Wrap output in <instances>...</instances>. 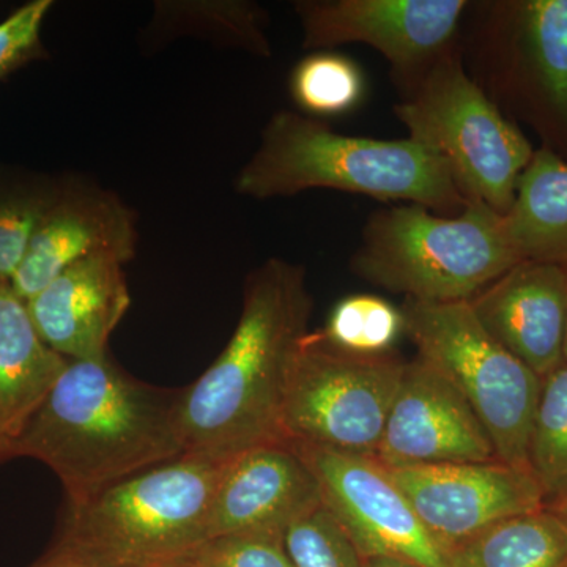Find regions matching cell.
Segmentation results:
<instances>
[{"label":"cell","instance_id":"6da1fadb","mask_svg":"<svg viewBox=\"0 0 567 567\" xmlns=\"http://www.w3.org/2000/svg\"><path fill=\"white\" fill-rule=\"evenodd\" d=\"M312 309L303 265L271 257L249 271L229 342L196 382L182 388L183 454L233 458L251 447L289 442L284 399Z\"/></svg>","mask_w":567,"mask_h":567},{"label":"cell","instance_id":"7a4b0ae2","mask_svg":"<svg viewBox=\"0 0 567 567\" xmlns=\"http://www.w3.org/2000/svg\"><path fill=\"white\" fill-rule=\"evenodd\" d=\"M182 390L134 379L110 357L69 360L11 446L54 472L66 503L182 456Z\"/></svg>","mask_w":567,"mask_h":567},{"label":"cell","instance_id":"3957f363","mask_svg":"<svg viewBox=\"0 0 567 567\" xmlns=\"http://www.w3.org/2000/svg\"><path fill=\"white\" fill-rule=\"evenodd\" d=\"M234 185L240 196L256 200L333 189L380 203L421 205L445 216L468 205L446 164L410 137L350 136L289 110L271 115Z\"/></svg>","mask_w":567,"mask_h":567},{"label":"cell","instance_id":"277c9868","mask_svg":"<svg viewBox=\"0 0 567 567\" xmlns=\"http://www.w3.org/2000/svg\"><path fill=\"white\" fill-rule=\"evenodd\" d=\"M230 458L182 454L63 507L51 554L89 567L182 565L208 539Z\"/></svg>","mask_w":567,"mask_h":567},{"label":"cell","instance_id":"5b68a950","mask_svg":"<svg viewBox=\"0 0 567 567\" xmlns=\"http://www.w3.org/2000/svg\"><path fill=\"white\" fill-rule=\"evenodd\" d=\"M520 260L505 216L486 205L445 216L394 204L369 216L350 270L404 300L465 303Z\"/></svg>","mask_w":567,"mask_h":567},{"label":"cell","instance_id":"8992f818","mask_svg":"<svg viewBox=\"0 0 567 567\" xmlns=\"http://www.w3.org/2000/svg\"><path fill=\"white\" fill-rule=\"evenodd\" d=\"M395 118L439 156L466 203L506 216L535 148L466 70L461 44L398 91Z\"/></svg>","mask_w":567,"mask_h":567},{"label":"cell","instance_id":"52a82bcc","mask_svg":"<svg viewBox=\"0 0 567 567\" xmlns=\"http://www.w3.org/2000/svg\"><path fill=\"white\" fill-rule=\"evenodd\" d=\"M401 311L417 358L468 402L499 461L529 472V435L543 379L487 333L468 301L404 300Z\"/></svg>","mask_w":567,"mask_h":567},{"label":"cell","instance_id":"ba28073f","mask_svg":"<svg viewBox=\"0 0 567 567\" xmlns=\"http://www.w3.org/2000/svg\"><path fill=\"white\" fill-rule=\"evenodd\" d=\"M405 361L363 357L305 336L295 357L282 409L289 442L375 457Z\"/></svg>","mask_w":567,"mask_h":567},{"label":"cell","instance_id":"9c48e42d","mask_svg":"<svg viewBox=\"0 0 567 567\" xmlns=\"http://www.w3.org/2000/svg\"><path fill=\"white\" fill-rule=\"evenodd\" d=\"M461 50L466 70L496 104L525 100L567 137V0L472 2Z\"/></svg>","mask_w":567,"mask_h":567},{"label":"cell","instance_id":"30bf717a","mask_svg":"<svg viewBox=\"0 0 567 567\" xmlns=\"http://www.w3.org/2000/svg\"><path fill=\"white\" fill-rule=\"evenodd\" d=\"M468 0H297L303 48L364 44L383 55L398 91L461 44Z\"/></svg>","mask_w":567,"mask_h":567},{"label":"cell","instance_id":"8fae6325","mask_svg":"<svg viewBox=\"0 0 567 567\" xmlns=\"http://www.w3.org/2000/svg\"><path fill=\"white\" fill-rule=\"evenodd\" d=\"M290 443L316 476L324 509L344 529L361 558L383 555L423 567H453L446 548L425 529L382 462Z\"/></svg>","mask_w":567,"mask_h":567},{"label":"cell","instance_id":"7c38bea8","mask_svg":"<svg viewBox=\"0 0 567 567\" xmlns=\"http://www.w3.org/2000/svg\"><path fill=\"white\" fill-rule=\"evenodd\" d=\"M388 470L425 529L450 555L499 522L546 507L532 472L498 458Z\"/></svg>","mask_w":567,"mask_h":567},{"label":"cell","instance_id":"4fadbf2b","mask_svg":"<svg viewBox=\"0 0 567 567\" xmlns=\"http://www.w3.org/2000/svg\"><path fill=\"white\" fill-rule=\"evenodd\" d=\"M375 458L388 468H406L491 462L498 456L468 402L416 357L405 361Z\"/></svg>","mask_w":567,"mask_h":567},{"label":"cell","instance_id":"5bb4252c","mask_svg":"<svg viewBox=\"0 0 567 567\" xmlns=\"http://www.w3.org/2000/svg\"><path fill=\"white\" fill-rule=\"evenodd\" d=\"M136 246V213L117 194L65 181L9 286L18 298L29 301L71 265L102 254L126 264Z\"/></svg>","mask_w":567,"mask_h":567},{"label":"cell","instance_id":"9a60e30c","mask_svg":"<svg viewBox=\"0 0 567 567\" xmlns=\"http://www.w3.org/2000/svg\"><path fill=\"white\" fill-rule=\"evenodd\" d=\"M468 303L487 333L540 379L565 363L567 267L520 260Z\"/></svg>","mask_w":567,"mask_h":567},{"label":"cell","instance_id":"2e32d148","mask_svg":"<svg viewBox=\"0 0 567 567\" xmlns=\"http://www.w3.org/2000/svg\"><path fill=\"white\" fill-rule=\"evenodd\" d=\"M322 505L319 483L292 443L251 447L230 458L224 468L213 498L208 539L284 533Z\"/></svg>","mask_w":567,"mask_h":567},{"label":"cell","instance_id":"e0dca14e","mask_svg":"<svg viewBox=\"0 0 567 567\" xmlns=\"http://www.w3.org/2000/svg\"><path fill=\"white\" fill-rule=\"evenodd\" d=\"M123 267L118 257H89L25 301L47 346L66 360L107 357L111 336L132 305Z\"/></svg>","mask_w":567,"mask_h":567},{"label":"cell","instance_id":"ac0fdd59","mask_svg":"<svg viewBox=\"0 0 567 567\" xmlns=\"http://www.w3.org/2000/svg\"><path fill=\"white\" fill-rule=\"evenodd\" d=\"M69 360L37 333L25 301L0 284V447L9 453Z\"/></svg>","mask_w":567,"mask_h":567},{"label":"cell","instance_id":"d6986e66","mask_svg":"<svg viewBox=\"0 0 567 567\" xmlns=\"http://www.w3.org/2000/svg\"><path fill=\"white\" fill-rule=\"evenodd\" d=\"M511 245L522 260L567 267V159L548 148L535 152L505 216Z\"/></svg>","mask_w":567,"mask_h":567},{"label":"cell","instance_id":"ffe728a7","mask_svg":"<svg viewBox=\"0 0 567 567\" xmlns=\"http://www.w3.org/2000/svg\"><path fill=\"white\" fill-rule=\"evenodd\" d=\"M268 24L267 10L249 0H164L155 3L145 35L148 47L196 37L267 59L274 54Z\"/></svg>","mask_w":567,"mask_h":567},{"label":"cell","instance_id":"44dd1931","mask_svg":"<svg viewBox=\"0 0 567 567\" xmlns=\"http://www.w3.org/2000/svg\"><path fill=\"white\" fill-rule=\"evenodd\" d=\"M453 567H567V528L548 509L499 522L451 551Z\"/></svg>","mask_w":567,"mask_h":567},{"label":"cell","instance_id":"7402d4cb","mask_svg":"<svg viewBox=\"0 0 567 567\" xmlns=\"http://www.w3.org/2000/svg\"><path fill=\"white\" fill-rule=\"evenodd\" d=\"M65 181L0 163V282L10 284Z\"/></svg>","mask_w":567,"mask_h":567},{"label":"cell","instance_id":"603a6c76","mask_svg":"<svg viewBox=\"0 0 567 567\" xmlns=\"http://www.w3.org/2000/svg\"><path fill=\"white\" fill-rule=\"evenodd\" d=\"M528 466L551 507L567 496V363L544 377L533 417Z\"/></svg>","mask_w":567,"mask_h":567},{"label":"cell","instance_id":"cb8c5ba5","mask_svg":"<svg viewBox=\"0 0 567 567\" xmlns=\"http://www.w3.org/2000/svg\"><path fill=\"white\" fill-rule=\"evenodd\" d=\"M289 92L298 110L309 117H338L363 102V70L352 59L333 51H315L293 66Z\"/></svg>","mask_w":567,"mask_h":567},{"label":"cell","instance_id":"d4e9b609","mask_svg":"<svg viewBox=\"0 0 567 567\" xmlns=\"http://www.w3.org/2000/svg\"><path fill=\"white\" fill-rule=\"evenodd\" d=\"M328 344L342 352L380 357L393 353L404 330V316L385 298L354 293L339 300L319 330Z\"/></svg>","mask_w":567,"mask_h":567},{"label":"cell","instance_id":"484cf974","mask_svg":"<svg viewBox=\"0 0 567 567\" xmlns=\"http://www.w3.org/2000/svg\"><path fill=\"white\" fill-rule=\"evenodd\" d=\"M284 543L295 567H364L352 540L323 505L290 525Z\"/></svg>","mask_w":567,"mask_h":567},{"label":"cell","instance_id":"4316f807","mask_svg":"<svg viewBox=\"0 0 567 567\" xmlns=\"http://www.w3.org/2000/svg\"><path fill=\"white\" fill-rule=\"evenodd\" d=\"M188 567H295L281 532L213 537L182 563Z\"/></svg>","mask_w":567,"mask_h":567},{"label":"cell","instance_id":"83f0119b","mask_svg":"<svg viewBox=\"0 0 567 567\" xmlns=\"http://www.w3.org/2000/svg\"><path fill=\"white\" fill-rule=\"evenodd\" d=\"M51 9L52 0H32L0 22V81L29 63L48 59L41 28Z\"/></svg>","mask_w":567,"mask_h":567},{"label":"cell","instance_id":"f1b7e54d","mask_svg":"<svg viewBox=\"0 0 567 567\" xmlns=\"http://www.w3.org/2000/svg\"><path fill=\"white\" fill-rule=\"evenodd\" d=\"M364 567H423L416 563L409 561V559L383 557V555H375V557L363 558Z\"/></svg>","mask_w":567,"mask_h":567},{"label":"cell","instance_id":"f546056e","mask_svg":"<svg viewBox=\"0 0 567 567\" xmlns=\"http://www.w3.org/2000/svg\"><path fill=\"white\" fill-rule=\"evenodd\" d=\"M28 567H89L82 566L80 563L71 561V559H66L63 557H59V555L51 554V551H47L39 559V561L33 563V565Z\"/></svg>","mask_w":567,"mask_h":567},{"label":"cell","instance_id":"4dcf8cb0","mask_svg":"<svg viewBox=\"0 0 567 567\" xmlns=\"http://www.w3.org/2000/svg\"><path fill=\"white\" fill-rule=\"evenodd\" d=\"M548 509L554 511V513L561 518L563 524H565L567 528V496L563 498L561 502L557 503V505L548 507Z\"/></svg>","mask_w":567,"mask_h":567},{"label":"cell","instance_id":"1f68e13d","mask_svg":"<svg viewBox=\"0 0 567 567\" xmlns=\"http://www.w3.org/2000/svg\"><path fill=\"white\" fill-rule=\"evenodd\" d=\"M9 453H7L6 450H2V447H0V462L9 461Z\"/></svg>","mask_w":567,"mask_h":567},{"label":"cell","instance_id":"d6a6232c","mask_svg":"<svg viewBox=\"0 0 567 567\" xmlns=\"http://www.w3.org/2000/svg\"><path fill=\"white\" fill-rule=\"evenodd\" d=\"M565 363H567V319H566V336H565Z\"/></svg>","mask_w":567,"mask_h":567},{"label":"cell","instance_id":"836d02e7","mask_svg":"<svg viewBox=\"0 0 567 567\" xmlns=\"http://www.w3.org/2000/svg\"><path fill=\"white\" fill-rule=\"evenodd\" d=\"M169 567H188V566H185V565H177V566H169Z\"/></svg>","mask_w":567,"mask_h":567},{"label":"cell","instance_id":"e575fe53","mask_svg":"<svg viewBox=\"0 0 567 567\" xmlns=\"http://www.w3.org/2000/svg\"><path fill=\"white\" fill-rule=\"evenodd\" d=\"M0 284H3V282H0Z\"/></svg>","mask_w":567,"mask_h":567}]
</instances>
